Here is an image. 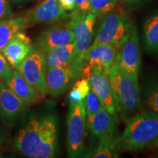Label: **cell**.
<instances>
[{"instance_id":"1","label":"cell","mask_w":158,"mask_h":158,"mask_svg":"<svg viewBox=\"0 0 158 158\" xmlns=\"http://www.w3.org/2000/svg\"><path fill=\"white\" fill-rule=\"evenodd\" d=\"M18 151L30 158H52L57 151V118L54 114L31 116L14 138Z\"/></svg>"},{"instance_id":"2","label":"cell","mask_w":158,"mask_h":158,"mask_svg":"<svg viewBox=\"0 0 158 158\" xmlns=\"http://www.w3.org/2000/svg\"><path fill=\"white\" fill-rule=\"evenodd\" d=\"M120 142L124 149L131 152L157 145L158 119L144 111L130 118Z\"/></svg>"},{"instance_id":"3","label":"cell","mask_w":158,"mask_h":158,"mask_svg":"<svg viewBox=\"0 0 158 158\" xmlns=\"http://www.w3.org/2000/svg\"><path fill=\"white\" fill-rule=\"evenodd\" d=\"M106 75L109 79L116 110L130 114L140 105V87L138 78L118 67L116 62Z\"/></svg>"},{"instance_id":"4","label":"cell","mask_w":158,"mask_h":158,"mask_svg":"<svg viewBox=\"0 0 158 158\" xmlns=\"http://www.w3.org/2000/svg\"><path fill=\"white\" fill-rule=\"evenodd\" d=\"M133 23L123 13L110 12L102 19L92 45H109L117 49L129 37Z\"/></svg>"},{"instance_id":"5","label":"cell","mask_w":158,"mask_h":158,"mask_svg":"<svg viewBox=\"0 0 158 158\" xmlns=\"http://www.w3.org/2000/svg\"><path fill=\"white\" fill-rule=\"evenodd\" d=\"M84 62L75 58L70 64L47 70V93L57 97L66 92L81 77Z\"/></svg>"},{"instance_id":"6","label":"cell","mask_w":158,"mask_h":158,"mask_svg":"<svg viewBox=\"0 0 158 158\" xmlns=\"http://www.w3.org/2000/svg\"><path fill=\"white\" fill-rule=\"evenodd\" d=\"M86 118L84 100L79 103L70 105V110L67 121V141L69 157H78L84 152Z\"/></svg>"},{"instance_id":"7","label":"cell","mask_w":158,"mask_h":158,"mask_svg":"<svg viewBox=\"0 0 158 158\" xmlns=\"http://www.w3.org/2000/svg\"><path fill=\"white\" fill-rule=\"evenodd\" d=\"M18 72L36 89L40 97L47 93L46 62L44 53L37 47L32 50L15 68Z\"/></svg>"},{"instance_id":"8","label":"cell","mask_w":158,"mask_h":158,"mask_svg":"<svg viewBox=\"0 0 158 158\" xmlns=\"http://www.w3.org/2000/svg\"><path fill=\"white\" fill-rule=\"evenodd\" d=\"M117 49L109 45H91L83 55L84 64L81 78L89 80L91 72L94 69L107 73L114 64L117 55Z\"/></svg>"},{"instance_id":"9","label":"cell","mask_w":158,"mask_h":158,"mask_svg":"<svg viewBox=\"0 0 158 158\" xmlns=\"http://www.w3.org/2000/svg\"><path fill=\"white\" fill-rule=\"evenodd\" d=\"M69 25L73 31L76 45V58L83 59V55L90 45L93 37L97 16L93 13L80 14L76 11L69 15Z\"/></svg>"},{"instance_id":"10","label":"cell","mask_w":158,"mask_h":158,"mask_svg":"<svg viewBox=\"0 0 158 158\" xmlns=\"http://www.w3.org/2000/svg\"><path fill=\"white\" fill-rule=\"evenodd\" d=\"M116 63L126 73L138 78L141 68V50L138 29L134 24L129 37L118 49Z\"/></svg>"},{"instance_id":"11","label":"cell","mask_w":158,"mask_h":158,"mask_svg":"<svg viewBox=\"0 0 158 158\" xmlns=\"http://www.w3.org/2000/svg\"><path fill=\"white\" fill-rule=\"evenodd\" d=\"M74 40L73 31L69 23H62L48 27L43 31L37 38L35 47L45 54L54 48L70 44Z\"/></svg>"},{"instance_id":"12","label":"cell","mask_w":158,"mask_h":158,"mask_svg":"<svg viewBox=\"0 0 158 158\" xmlns=\"http://www.w3.org/2000/svg\"><path fill=\"white\" fill-rule=\"evenodd\" d=\"M30 106L13 93L5 81L0 79V116L12 123Z\"/></svg>"},{"instance_id":"13","label":"cell","mask_w":158,"mask_h":158,"mask_svg":"<svg viewBox=\"0 0 158 158\" xmlns=\"http://www.w3.org/2000/svg\"><path fill=\"white\" fill-rule=\"evenodd\" d=\"M24 18L27 25L29 26L65 20L69 15L59 5L58 0H44L29 11Z\"/></svg>"},{"instance_id":"14","label":"cell","mask_w":158,"mask_h":158,"mask_svg":"<svg viewBox=\"0 0 158 158\" xmlns=\"http://www.w3.org/2000/svg\"><path fill=\"white\" fill-rule=\"evenodd\" d=\"M91 88L98 94L104 108L111 115L116 114V107L113 92L108 76L101 70L94 69L92 70L89 77Z\"/></svg>"},{"instance_id":"15","label":"cell","mask_w":158,"mask_h":158,"mask_svg":"<svg viewBox=\"0 0 158 158\" xmlns=\"http://www.w3.org/2000/svg\"><path fill=\"white\" fill-rule=\"evenodd\" d=\"M31 39L24 31L19 32L4 48L2 53L13 68H16L33 48Z\"/></svg>"},{"instance_id":"16","label":"cell","mask_w":158,"mask_h":158,"mask_svg":"<svg viewBox=\"0 0 158 158\" xmlns=\"http://www.w3.org/2000/svg\"><path fill=\"white\" fill-rule=\"evenodd\" d=\"M116 123V115H111L105 108L94 115L89 116L86 120L91 133L100 141L114 137Z\"/></svg>"},{"instance_id":"17","label":"cell","mask_w":158,"mask_h":158,"mask_svg":"<svg viewBox=\"0 0 158 158\" xmlns=\"http://www.w3.org/2000/svg\"><path fill=\"white\" fill-rule=\"evenodd\" d=\"M5 83L13 93L30 104L35 103L40 99V95L38 92L16 70H13V74Z\"/></svg>"},{"instance_id":"18","label":"cell","mask_w":158,"mask_h":158,"mask_svg":"<svg viewBox=\"0 0 158 158\" xmlns=\"http://www.w3.org/2000/svg\"><path fill=\"white\" fill-rule=\"evenodd\" d=\"M46 69L57 68L70 64L76 58L75 43L58 46L45 54Z\"/></svg>"},{"instance_id":"19","label":"cell","mask_w":158,"mask_h":158,"mask_svg":"<svg viewBox=\"0 0 158 158\" xmlns=\"http://www.w3.org/2000/svg\"><path fill=\"white\" fill-rule=\"evenodd\" d=\"M27 27L24 17H18L0 21V51L10 42L19 32Z\"/></svg>"},{"instance_id":"20","label":"cell","mask_w":158,"mask_h":158,"mask_svg":"<svg viewBox=\"0 0 158 158\" xmlns=\"http://www.w3.org/2000/svg\"><path fill=\"white\" fill-rule=\"evenodd\" d=\"M143 42L149 54H158V10L149 15L143 26Z\"/></svg>"},{"instance_id":"21","label":"cell","mask_w":158,"mask_h":158,"mask_svg":"<svg viewBox=\"0 0 158 158\" xmlns=\"http://www.w3.org/2000/svg\"><path fill=\"white\" fill-rule=\"evenodd\" d=\"M91 89V85L89 79L78 78L73 85L69 93V102L70 105L79 103L84 101Z\"/></svg>"},{"instance_id":"22","label":"cell","mask_w":158,"mask_h":158,"mask_svg":"<svg viewBox=\"0 0 158 158\" xmlns=\"http://www.w3.org/2000/svg\"><path fill=\"white\" fill-rule=\"evenodd\" d=\"M143 106V111L147 112L158 119V82L148 89L144 96Z\"/></svg>"},{"instance_id":"23","label":"cell","mask_w":158,"mask_h":158,"mask_svg":"<svg viewBox=\"0 0 158 158\" xmlns=\"http://www.w3.org/2000/svg\"><path fill=\"white\" fill-rule=\"evenodd\" d=\"M116 144L114 136L100 140L98 149L92 157L111 158L117 157V154L116 152Z\"/></svg>"},{"instance_id":"24","label":"cell","mask_w":158,"mask_h":158,"mask_svg":"<svg viewBox=\"0 0 158 158\" xmlns=\"http://www.w3.org/2000/svg\"><path fill=\"white\" fill-rule=\"evenodd\" d=\"M118 0H92L90 6V13L97 17L106 15L114 11Z\"/></svg>"},{"instance_id":"25","label":"cell","mask_w":158,"mask_h":158,"mask_svg":"<svg viewBox=\"0 0 158 158\" xmlns=\"http://www.w3.org/2000/svg\"><path fill=\"white\" fill-rule=\"evenodd\" d=\"M84 105L86 117L94 115L98 111H100V110H102V108H104L102 101L99 98L98 94L92 89V88H91L87 96L85 98Z\"/></svg>"},{"instance_id":"26","label":"cell","mask_w":158,"mask_h":158,"mask_svg":"<svg viewBox=\"0 0 158 158\" xmlns=\"http://www.w3.org/2000/svg\"><path fill=\"white\" fill-rule=\"evenodd\" d=\"M13 69L7 59L0 51V79L7 82L13 73Z\"/></svg>"},{"instance_id":"27","label":"cell","mask_w":158,"mask_h":158,"mask_svg":"<svg viewBox=\"0 0 158 158\" xmlns=\"http://www.w3.org/2000/svg\"><path fill=\"white\" fill-rule=\"evenodd\" d=\"M13 16L8 0H0V21L11 19Z\"/></svg>"},{"instance_id":"28","label":"cell","mask_w":158,"mask_h":158,"mask_svg":"<svg viewBox=\"0 0 158 158\" xmlns=\"http://www.w3.org/2000/svg\"><path fill=\"white\" fill-rule=\"evenodd\" d=\"M91 1L92 0H75L76 7L73 10L80 14H87L90 12Z\"/></svg>"},{"instance_id":"29","label":"cell","mask_w":158,"mask_h":158,"mask_svg":"<svg viewBox=\"0 0 158 158\" xmlns=\"http://www.w3.org/2000/svg\"><path fill=\"white\" fill-rule=\"evenodd\" d=\"M59 5L64 11L73 10L76 7L75 0H58Z\"/></svg>"},{"instance_id":"30","label":"cell","mask_w":158,"mask_h":158,"mask_svg":"<svg viewBox=\"0 0 158 158\" xmlns=\"http://www.w3.org/2000/svg\"><path fill=\"white\" fill-rule=\"evenodd\" d=\"M121 3L130 7H135L146 3L149 0H119Z\"/></svg>"},{"instance_id":"31","label":"cell","mask_w":158,"mask_h":158,"mask_svg":"<svg viewBox=\"0 0 158 158\" xmlns=\"http://www.w3.org/2000/svg\"><path fill=\"white\" fill-rule=\"evenodd\" d=\"M13 2V4L16 5H23V3H25L27 0H11Z\"/></svg>"},{"instance_id":"32","label":"cell","mask_w":158,"mask_h":158,"mask_svg":"<svg viewBox=\"0 0 158 158\" xmlns=\"http://www.w3.org/2000/svg\"><path fill=\"white\" fill-rule=\"evenodd\" d=\"M2 141H3V136L1 133H0V143H2Z\"/></svg>"},{"instance_id":"33","label":"cell","mask_w":158,"mask_h":158,"mask_svg":"<svg viewBox=\"0 0 158 158\" xmlns=\"http://www.w3.org/2000/svg\"><path fill=\"white\" fill-rule=\"evenodd\" d=\"M39 1H41V0H39Z\"/></svg>"},{"instance_id":"34","label":"cell","mask_w":158,"mask_h":158,"mask_svg":"<svg viewBox=\"0 0 158 158\" xmlns=\"http://www.w3.org/2000/svg\"><path fill=\"white\" fill-rule=\"evenodd\" d=\"M157 146H158V143H157Z\"/></svg>"}]
</instances>
